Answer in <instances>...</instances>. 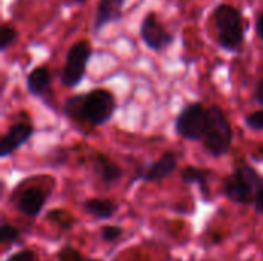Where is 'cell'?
<instances>
[{
  "mask_svg": "<svg viewBox=\"0 0 263 261\" xmlns=\"http://www.w3.org/2000/svg\"><path fill=\"white\" fill-rule=\"evenodd\" d=\"M116 97L109 89L96 88L86 94L69 97L63 105V114L71 120L88 122L91 126H103L116 112Z\"/></svg>",
  "mask_w": 263,
  "mask_h": 261,
  "instance_id": "6da1fadb",
  "label": "cell"
},
{
  "mask_svg": "<svg viewBox=\"0 0 263 261\" xmlns=\"http://www.w3.org/2000/svg\"><path fill=\"white\" fill-rule=\"evenodd\" d=\"M262 185L263 178L251 165L239 163L223 180L222 194L236 205H251Z\"/></svg>",
  "mask_w": 263,
  "mask_h": 261,
  "instance_id": "7a4b0ae2",
  "label": "cell"
},
{
  "mask_svg": "<svg viewBox=\"0 0 263 261\" xmlns=\"http://www.w3.org/2000/svg\"><path fill=\"white\" fill-rule=\"evenodd\" d=\"M233 126L220 106H210L206 109V129L202 138L205 151L213 157H223L233 146Z\"/></svg>",
  "mask_w": 263,
  "mask_h": 261,
  "instance_id": "3957f363",
  "label": "cell"
},
{
  "mask_svg": "<svg viewBox=\"0 0 263 261\" xmlns=\"http://www.w3.org/2000/svg\"><path fill=\"white\" fill-rule=\"evenodd\" d=\"M214 28L219 46L234 52L245 42V23L240 11L228 3H222L214 9Z\"/></svg>",
  "mask_w": 263,
  "mask_h": 261,
  "instance_id": "277c9868",
  "label": "cell"
},
{
  "mask_svg": "<svg viewBox=\"0 0 263 261\" xmlns=\"http://www.w3.org/2000/svg\"><path fill=\"white\" fill-rule=\"evenodd\" d=\"M91 54L92 48L88 40H79L69 48L63 69L60 72V83L63 86L74 88L83 80Z\"/></svg>",
  "mask_w": 263,
  "mask_h": 261,
  "instance_id": "5b68a950",
  "label": "cell"
},
{
  "mask_svg": "<svg viewBox=\"0 0 263 261\" xmlns=\"http://www.w3.org/2000/svg\"><path fill=\"white\" fill-rule=\"evenodd\" d=\"M176 134L190 142H202L206 129V109L200 102L188 103L182 108L174 122Z\"/></svg>",
  "mask_w": 263,
  "mask_h": 261,
  "instance_id": "8992f818",
  "label": "cell"
},
{
  "mask_svg": "<svg viewBox=\"0 0 263 261\" xmlns=\"http://www.w3.org/2000/svg\"><path fill=\"white\" fill-rule=\"evenodd\" d=\"M140 37L143 43L156 52H162L174 43V34L163 26L154 11L146 12L142 18Z\"/></svg>",
  "mask_w": 263,
  "mask_h": 261,
  "instance_id": "52a82bcc",
  "label": "cell"
},
{
  "mask_svg": "<svg viewBox=\"0 0 263 261\" xmlns=\"http://www.w3.org/2000/svg\"><path fill=\"white\" fill-rule=\"evenodd\" d=\"M176 169H177V154L173 151H166L156 162L140 166L133 182H148V183L160 182L170 177Z\"/></svg>",
  "mask_w": 263,
  "mask_h": 261,
  "instance_id": "ba28073f",
  "label": "cell"
},
{
  "mask_svg": "<svg viewBox=\"0 0 263 261\" xmlns=\"http://www.w3.org/2000/svg\"><path fill=\"white\" fill-rule=\"evenodd\" d=\"M34 131H35L34 126L25 122L11 125L0 140V157L6 158L12 155L14 152H17L18 148H22L26 142H29Z\"/></svg>",
  "mask_w": 263,
  "mask_h": 261,
  "instance_id": "9c48e42d",
  "label": "cell"
},
{
  "mask_svg": "<svg viewBox=\"0 0 263 261\" xmlns=\"http://www.w3.org/2000/svg\"><path fill=\"white\" fill-rule=\"evenodd\" d=\"M48 195H49V192H46L45 189L31 186L20 192V195L17 197L15 206L23 215H26L29 218H35L43 211Z\"/></svg>",
  "mask_w": 263,
  "mask_h": 261,
  "instance_id": "30bf717a",
  "label": "cell"
},
{
  "mask_svg": "<svg viewBox=\"0 0 263 261\" xmlns=\"http://www.w3.org/2000/svg\"><path fill=\"white\" fill-rule=\"evenodd\" d=\"M125 0H99L96 17H94V32L102 31L106 25L116 23L123 17Z\"/></svg>",
  "mask_w": 263,
  "mask_h": 261,
  "instance_id": "8fae6325",
  "label": "cell"
},
{
  "mask_svg": "<svg viewBox=\"0 0 263 261\" xmlns=\"http://www.w3.org/2000/svg\"><path fill=\"white\" fill-rule=\"evenodd\" d=\"M91 168H92V172L106 185L119 182L123 175V169L116 162H112L109 157H106L105 154H100V152L92 155Z\"/></svg>",
  "mask_w": 263,
  "mask_h": 261,
  "instance_id": "7c38bea8",
  "label": "cell"
},
{
  "mask_svg": "<svg viewBox=\"0 0 263 261\" xmlns=\"http://www.w3.org/2000/svg\"><path fill=\"white\" fill-rule=\"evenodd\" d=\"M52 82V72L46 66H37L26 75V89L34 97H42Z\"/></svg>",
  "mask_w": 263,
  "mask_h": 261,
  "instance_id": "4fadbf2b",
  "label": "cell"
},
{
  "mask_svg": "<svg viewBox=\"0 0 263 261\" xmlns=\"http://www.w3.org/2000/svg\"><path fill=\"white\" fill-rule=\"evenodd\" d=\"M210 177H211V171L203 169V168H197V166H186L180 171V178L185 185H194L199 186L200 194L205 200H210Z\"/></svg>",
  "mask_w": 263,
  "mask_h": 261,
  "instance_id": "5bb4252c",
  "label": "cell"
},
{
  "mask_svg": "<svg viewBox=\"0 0 263 261\" xmlns=\"http://www.w3.org/2000/svg\"><path fill=\"white\" fill-rule=\"evenodd\" d=\"M83 209L97 220H111L119 208L117 203L109 198H88L83 202Z\"/></svg>",
  "mask_w": 263,
  "mask_h": 261,
  "instance_id": "9a60e30c",
  "label": "cell"
},
{
  "mask_svg": "<svg viewBox=\"0 0 263 261\" xmlns=\"http://www.w3.org/2000/svg\"><path fill=\"white\" fill-rule=\"evenodd\" d=\"M18 37V32L15 26L9 22H5L0 28V51L5 52Z\"/></svg>",
  "mask_w": 263,
  "mask_h": 261,
  "instance_id": "2e32d148",
  "label": "cell"
},
{
  "mask_svg": "<svg viewBox=\"0 0 263 261\" xmlns=\"http://www.w3.org/2000/svg\"><path fill=\"white\" fill-rule=\"evenodd\" d=\"M22 238V232L18 228L8 225V223H2L0 225V242L3 245H14Z\"/></svg>",
  "mask_w": 263,
  "mask_h": 261,
  "instance_id": "e0dca14e",
  "label": "cell"
},
{
  "mask_svg": "<svg viewBox=\"0 0 263 261\" xmlns=\"http://www.w3.org/2000/svg\"><path fill=\"white\" fill-rule=\"evenodd\" d=\"M123 235V229L120 226H103L100 228V240L102 242H116Z\"/></svg>",
  "mask_w": 263,
  "mask_h": 261,
  "instance_id": "ac0fdd59",
  "label": "cell"
},
{
  "mask_svg": "<svg viewBox=\"0 0 263 261\" xmlns=\"http://www.w3.org/2000/svg\"><path fill=\"white\" fill-rule=\"evenodd\" d=\"M57 261H86L85 257L72 246H65L60 249L59 255H57Z\"/></svg>",
  "mask_w": 263,
  "mask_h": 261,
  "instance_id": "d6986e66",
  "label": "cell"
},
{
  "mask_svg": "<svg viewBox=\"0 0 263 261\" xmlns=\"http://www.w3.org/2000/svg\"><path fill=\"white\" fill-rule=\"evenodd\" d=\"M245 125L254 131H263V109L248 114L245 117Z\"/></svg>",
  "mask_w": 263,
  "mask_h": 261,
  "instance_id": "ffe728a7",
  "label": "cell"
},
{
  "mask_svg": "<svg viewBox=\"0 0 263 261\" xmlns=\"http://www.w3.org/2000/svg\"><path fill=\"white\" fill-rule=\"evenodd\" d=\"M5 261H37V258L31 249H22V251L11 254Z\"/></svg>",
  "mask_w": 263,
  "mask_h": 261,
  "instance_id": "44dd1931",
  "label": "cell"
},
{
  "mask_svg": "<svg viewBox=\"0 0 263 261\" xmlns=\"http://www.w3.org/2000/svg\"><path fill=\"white\" fill-rule=\"evenodd\" d=\"M253 98H254V102H257L260 106H263V77L257 82V85H256V88H254Z\"/></svg>",
  "mask_w": 263,
  "mask_h": 261,
  "instance_id": "7402d4cb",
  "label": "cell"
},
{
  "mask_svg": "<svg viewBox=\"0 0 263 261\" xmlns=\"http://www.w3.org/2000/svg\"><path fill=\"white\" fill-rule=\"evenodd\" d=\"M254 211L257 212V214H260L263 215V185L262 188L259 189V192H257V195H256V200H254Z\"/></svg>",
  "mask_w": 263,
  "mask_h": 261,
  "instance_id": "603a6c76",
  "label": "cell"
},
{
  "mask_svg": "<svg viewBox=\"0 0 263 261\" xmlns=\"http://www.w3.org/2000/svg\"><path fill=\"white\" fill-rule=\"evenodd\" d=\"M256 34L259 35V38L263 42V11L256 18Z\"/></svg>",
  "mask_w": 263,
  "mask_h": 261,
  "instance_id": "cb8c5ba5",
  "label": "cell"
},
{
  "mask_svg": "<svg viewBox=\"0 0 263 261\" xmlns=\"http://www.w3.org/2000/svg\"><path fill=\"white\" fill-rule=\"evenodd\" d=\"M72 2H74V3H77V5H83L86 0H72Z\"/></svg>",
  "mask_w": 263,
  "mask_h": 261,
  "instance_id": "d4e9b609",
  "label": "cell"
}]
</instances>
